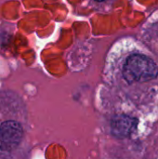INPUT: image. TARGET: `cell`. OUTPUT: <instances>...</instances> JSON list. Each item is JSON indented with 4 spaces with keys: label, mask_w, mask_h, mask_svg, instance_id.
<instances>
[{
    "label": "cell",
    "mask_w": 158,
    "mask_h": 159,
    "mask_svg": "<svg viewBox=\"0 0 158 159\" xmlns=\"http://www.w3.org/2000/svg\"><path fill=\"white\" fill-rule=\"evenodd\" d=\"M157 75L158 68L154 61L141 54L129 56L123 68L124 78L129 83L150 81Z\"/></svg>",
    "instance_id": "6da1fadb"
},
{
    "label": "cell",
    "mask_w": 158,
    "mask_h": 159,
    "mask_svg": "<svg viewBox=\"0 0 158 159\" xmlns=\"http://www.w3.org/2000/svg\"><path fill=\"white\" fill-rule=\"evenodd\" d=\"M22 129L16 121H6L0 126V149L2 151H12L20 143Z\"/></svg>",
    "instance_id": "7a4b0ae2"
},
{
    "label": "cell",
    "mask_w": 158,
    "mask_h": 159,
    "mask_svg": "<svg viewBox=\"0 0 158 159\" xmlns=\"http://www.w3.org/2000/svg\"><path fill=\"white\" fill-rule=\"evenodd\" d=\"M137 123V119L129 116H116L112 121V132L117 137H127L134 131Z\"/></svg>",
    "instance_id": "3957f363"
},
{
    "label": "cell",
    "mask_w": 158,
    "mask_h": 159,
    "mask_svg": "<svg viewBox=\"0 0 158 159\" xmlns=\"http://www.w3.org/2000/svg\"><path fill=\"white\" fill-rule=\"evenodd\" d=\"M95 1H98V2H102V1H104V0H95Z\"/></svg>",
    "instance_id": "277c9868"
}]
</instances>
